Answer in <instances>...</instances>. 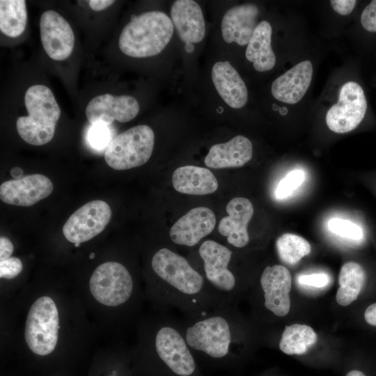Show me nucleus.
Listing matches in <instances>:
<instances>
[{
  "instance_id": "7",
  "label": "nucleus",
  "mask_w": 376,
  "mask_h": 376,
  "mask_svg": "<svg viewBox=\"0 0 376 376\" xmlns=\"http://www.w3.org/2000/svg\"><path fill=\"white\" fill-rule=\"evenodd\" d=\"M153 130L148 125L132 127L111 140L104 152L107 164L115 170H127L146 164L152 153Z\"/></svg>"
},
{
  "instance_id": "15",
  "label": "nucleus",
  "mask_w": 376,
  "mask_h": 376,
  "mask_svg": "<svg viewBox=\"0 0 376 376\" xmlns=\"http://www.w3.org/2000/svg\"><path fill=\"white\" fill-rule=\"evenodd\" d=\"M53 189V184L47 176L32 174L3 182L0 186V198L7 204L31 206L49 196Z\"/></svg>"
},
{
  "instance_id": "1",
  "label": "nucleus",
  "mask_w": 376,
  "mask_h": 376,
  "mask_svg": "<svg viewBox=\"0 0 376 376\" xmlns=\"http://www.w3.org/2000/svg\"><path fill=\"white\" fill-rule=\"evenodd\" d=\"M151 267L161 283L154 292L163 303L178 307L193 317L221 306L204 277L185 258L171 249L164 247L155 252Z\"/></svg>"
},
{
  "instance_id": "41",
  "label": "nucleus",
  "mask_w": 376,
  "mask_h": 376,
  "mask_svg": "<svg viewBox=\"0 0 376 376\" xmlns=\"http://www.w3.org/2000/svg\"><path fill=\"white\" fill-rule=\"evenodd\" d=\"M346 376H366V375L361 371L354 370L350 371Z\"/></svg>"
},
{
  "instance_id": "25",
  "label": "nucleus",
  "mask_w": 376,
  "mask_h": 376,
  "mask_svg": "<svg viewBox=\"0 0 376 376\" xmlns=\"http://www.w3.org/2000/svg\"><path fill=\"white\" fill-rule=\"evenodd\" d=\"M366 279V272L361 265L353 261L344 263L338 276L339 288L336 296L337 303L346 306L355 301L365 284Z\"/></svg>"
},
{
  "instance_id": "22",
  "label": "nucleus",
  "mask_w": 376,
  "mask_h": 376,
  "mask_svg": "<svg viewBox=\"0 0 376 376\" xmlns=\"http://www.w3.org/2000/svg\"><path fill=\"white\" fill-rule=\"evenodd\" d=\"M253 146L246 137L239 135L229 141L212 146L204 159L212 169L240 167L252 157Z\"/></svg>"
},
{
  "instance_id": "31",
  "label": "nucleus",
  "mask_w": 376,
  "mask_h": 376,
  "mask_svg": "<svg viewBox=\"0 0 376 376\" xmlns=\"http://www.w3.org/2000/svg\"><path fill=\"white\" fill-rule=\"evenodd\" d=\"M89 376H123L121 366L109 357L96 359L91 367Z\"/></svg>"
},
{
  "instance_id": "36",
  "label": "nucleus",
  "mask_w": 376,
  "mask_h": 376,
  "mask_svg": "<svg viewBox=\"0 0 376 376\" xmlns=\"http://www.w3.org/2000/svg\"><path fill=\"white\" fill-rule=\"evenodd\" d=\"M333 9L340 15H347L354 9L357 1L355 0H331L330 1Z\"/></svg>"
},
{
  "instance_id": "12",
  "label": "nucleus",
  "mask_w": 376,
  "mask_h": 376,
  "mask_svg": "<svg viewBox=\"0 0 376 376\" xmlns=\"http://www.w3.org/2000/svg\"><path fill=\"white\" fill-rule=\"evenodd\" d=\"M40 40L47 54L56 61H63L72 53L75 45L73 31L58 13L49 10L40 19Z\"/></svg>"
},
{
  "instance_id": "32",
  "label": "nucleus",
  "mask_w": 376,
  "mask_h": 376,
  "mask_svg": "<svg viewBox=\"0 0 376 376\" xmlns=\"http://www.w3.org/2000/svg\"><path fill=\"white\" fill-rule=\"evenodd\" d=\"M87 138L93 148L102 150L107 148L111 141V131L108 125L100 123L92 125L88 130Z\"/></svg>"
},
{
  "instance_id": "43",
  "label": "nucleus",
  "mask_w": 376,
  "mask_h": 376,
  "mask_svg": "<svg viewBox=\"0 0 376 376\" xmlns=\"http://www.w3.org/2000/svg\"><path fill=\"white\" fill-rule=\"evenodd\" d=\"M94 257H95V253H91V255H90V258L92 259V258H93Z\"/></svg>"
},
{
  "instance_id": "4",
  "label": "nucleus",
  "mask_w": 376,
  "mask_h": 376,
  "mask_svg": "<svg viewBox=\"0 0 376 376\" xmlns=\"http://www.w3.org/2000/svg\"><path fill=\"white\" fill-rule=\"evenodd\" d=\"M191 350L213 359L227 357L234 342V329L228 313V305L218 306L193 317L183 330Z\"/></svg>"
},
{
  "instance_id": "34",
  "label": "nucleus",
  "mask_w": 376,
  "mask_h": 376,
  "mask_svg": "<svg viewBox=\"0 0 376 376\" xmlns=\"http://www.w3.org/2000/svg\"><path fill=\"white\" fill-rule=\"evenodd\" d=\"M361 23L366 31L376 32V0L372 1L363 10Z\"/></svg>"
},
{
  "instance_id": "35",
  "label": "nucleus",
  "mask_w": 376,
  "mask_h": 376,
  "mask_svg": "<svg viewBox=\"0 0 376 376\" xmlns=\"http://www.w3.org/2000/svg\"><path fill=\"white\" fill-rule=\"evenodd\" d=\"M299 281L304 285L322 288L327 285L329 277L324 274H307L301 276L299 278Z\"/></svg>"
},
{
  "instance_id": "17",
  "label": "nucleus",
  "mask_w": 376,
  "mask_h": 376,
  "mask_svg": "<svg viewBox=\"0 0 376 376\" xmlns=\"http://www.w3.org/2000/svg\"><path fill=\"white\" fill-rule=\"evenodd\" d=\"M226 210L228 215L220 220L218 230L230 244L244 247L249 241L247 225L253 214V205L246 198L237 197L228 203Z\"/></svg>"
},
{
  "instance_id": "26",
  "label": "nucleus",
  "mask_w": 376,
  "mask_h": 376,
  "mask_svg": "<svg viewBox=\"0 0 376 376\" xmlns=\"http://www.w3.org/2000/svg\"><path fill=\"white\" fill-rule=\"evenodd\" d=\"M318 336L313 329L306 324L286 326L279 342V348L288 355L302 354L316 343Z\"/></svg>"
},
{
  "instance_id": "9",
  "label": "nucleus",
  "mask_w": 376,
  "mask_h": 376,
  "mask_svg": "<svg viewBox=\"0 0 376 376\" xmlns=\"http://www.w3.org/2000/svg\"><path fill=\"white\" fill-rule=\"evenodd\" d=\"M198 252L211 291L220 305H228V295L235 290L237 284L235 276L228 269L233 252L211 240L203 242Z\"/></svg>"
},
{
  "instance_id": "37",
  "label": "nucleus",
  "mask_w": 376,
  "mask_h": 376,
  "mask_svg": "<svg viewBox=\"0 0 376 376\" xmlns=\"http://www.w3.org/2000/svg\"><path fill=\"white\" fill-rule=\"evenodd\" d=\"M14 251V246L10 240L6 237H0V261L10 257Z\"/></svg>"
},
{
  "instance_id": "3",
  "label": "nucleus",
  "mask_w": 376,
  "mask_h": 376,
  "mask_svg": "<svg viewBox=\"0 0 376 376\" xmlns=\"http://www.w3.org/2000/svg\"><path fill=\"white\" fill-rule=\"evenodd\" d=\"M173 26L170 17L160 11L134 16L120 35L119 48L125 55L134 58L157 55L171 39Z\"/></svg>"
},
{
  "instance_id": "18",
  "label": "nucleus",
  "mask_w": 376,
  "mask_h": 376,
  "mask_svg": "<svg viewBox=\"0 0 376 376\" xmlns=\"http://www.w3.org/2000/svg\"><path fill=\"white\" fill-rule=\"evenodd\" d=\"M258 8L253 3H244L230 8L221 21V34L227 43L248 45L257 26Z\"/></svg>"
},
{
  "instance_id": "28",
  "label": "nucleus",
  "mask_w": 376,
  "mask_h": 376,
  "mask_svg": "<svg viewBox=\"0 0 376 376\" xmlns=\"http://www.w3.org/2000/svg\"><path fill=\"white\" fill-rule=\"evenodd\" d=\"M278 254L283 262L293 265L311 251L309 242L301 236L284 233L276 242Z\"/></svg>"
},
{
  "instance_id": "10",
  "label": "nucleus",
  "mask_w": 376,
  "mask_h": 376,
  "mask_svg": "<svg viewBox=\"0 0 376 376\" xmlns=\"http://www.w3.org/2000/svg\"><path fill=\"white\" fill-rule=\"evenodd\" d=\"M366 109L367 101L361 86L348 81L342 86L338 102L328 110L326 123L334 132H349L361 123Z\"/></svg>"
},
{
  "instance_id": "24",
  "label": "nucleus",
  "mask_w": 376,
  "mask_h": 376,
  "mask_svg": "<svg viewBox=\"0 0 376 376\" xmlns=\"http://www.w3.org/2000/svg\"><path fill=\"white\" fill-rule=\"evenodd\" d=\"M272 33L270 24L261 21L247 45L246 58L253 63L254 69L258 72L269 70L275 65L276 56L271 46Z\"/></svg>"
},
{
  "instance_id": "39",
  "label": "nucleus",
  "mask_w": 376,
  "mask_h": 376,
  "mask_svg": "<svg viewBox=\"0 0 376 376\" xmlns=\"http://www.w3.org/2000/svg\"><path fill=\"white\" fill-rule=\"evenodd\" d=\"M115 1L113 0H91L88 1L91 8L95 11L102 10L109 6L112 5Z\"/></svg>"
},
{
  "instance_id": "13",
  "label": "nucleus",
  "mask_w": 376,
  "mask_h": 376,
  "mask_svg": "<svg viewBox=\"0 0 376 376\" xmlns=\"http://www.w3.org/2000/svg\"><path fill=\"white\" fill-rule=\"evenodd\" d=\"M139 111L137 100L130 95L116 96L109 93L93 98L86 108V115L92 125H111L114 120L128 122Z\"/></svg>"
},
{
  "instance_id": "42",
  "label": "nucleus",
  "mask_w": 376,
  "mask_h": 376,
  "mask_svg": "<svg viewBox=\"0 0 376 376\" xmlns=\"http://www.w3.org/2000/svg\"><path fill=\"white\" fill-rule=\"evenodd\" d=\"M185 49L187 53H191L194 49V46L191 42L185 43Z\"/></svg>"
},
{
  "instance_id": "14",
  "label": "nucleus",
  "mask_w": 376,
  "mask_h": 376,
  "mask_svg": "<svg viewBox=\"0 0 376 376\" xmlns=\"http://www.w3.org/2000/svg\"><path fill=\"white\" fill-rule=\"evenodd\" d=\"M260 283L264 292L265 307L276 316L286 315L290 308L292 287V277L288 268L281 265L267 266Z\"/></svg>"
},
{
  "instance_id": "2",
  "label": "nucleus",
  "mask_w": 376,
  "mask_h": 376,
  "mask_svg": "<svg viewBox=\"0 0 376 376\" xmlns=\"http://www.w3.org/2000/svg\"><path fill=\"white\" fill-rule=\"evenodd\" d=\"M62 331L58 301L48 293L38 295L28 308L24 326L25 347L31 357L47 367L60 362Z\"/></svg>"
},
{
  "instance_id": "27",
  "label": "nucleus",
  "mask_w": 376,
  "mask_h": 376,
  "mask_svg": "<svg viewBox=\"0 0 376 376\" xmlns=\"http://www.w3.org/2000/svg\"><path fill=\"white\" fill-rule=\"evenodd\" d=\"M27 22L26 1H0V30L4 35L16 38L25 30Z\"/></svg>"
},
{
  "instance_id": "5",
  "label": "nucleus",
  "mask_w": 376,
  "mask_h": 376,
  "mask_svg": "<svg viewBox=\"0 0 376 376\" xmlns=\"http://www.w3.org/2000/svg\"><path fill=\"white\" fill-rule=\"evenodd\" d=\"M24 104L29 115L17 119L19 136L31 145L47 143L54 135L61 114L53 93L44 85L31 86L25 93Z\"/></svg>"
},
{
  "instance_id": "21",
  "label": "nucleus",
  "mask_w": 376,
  "mask_h": 376,
  "mask_svg": "<svg viewBox=\"0 0 376 376\" xmlns=\"http://www.w3.org/2000/svg\"><path fill=\"white\" fill-rule=\"evenodd\" d=\"M212 79L224 101L233 109L244 107L248 99L246 86L228 61H219L212 69Z\"/></svg>"
},
{
  "instance_id": "30",
  "label": "nucleus",
  "mask_w": 376,
  "mask_h": 376,
  "mask_svg": "<svg viewBox=\"0 0 376 376\" xmlns=\"http://www.w3.org/2000/svg\"><path fill=\"white\" fill-rule=\"evenodd\" d=\"M304 180L305 173L302 170H292L278 184L275 192L276 198L283 199L290 196L294 191L301 185Z\"/></svg>"
},
{
  "instance_id": "11",
  "label": "nucleus",
  "mask_w": 376,
  "mask_h": 376,
  "mask_svg": "<svg viewBox=\"0 0 376 376\" xmlns=\"http://www.w3.org/2000/svg\"><path fill=\"white\" fill-rule=\"evenodd\" d=\"M111 216L108 203L102 200L91 201L68 218L63 227V235L70 242L80 245L102 232Z\"/></svg>"
},
{
  "instance_id": "6",
  "label": "nucleus",
  "mask_w": 376,
  "mask_h": 376,
  "mask_svg": "<svg viewBox=\"0 0 376 376\" xmlns=\"http://www.w3.org/2000/svg\"><path fill=\"white\" fill-rule=\"evenodd\" d=\"M88 290L100 306L118 308L131 301L136 288L125 266L116 261H107L93 271L88 281Z\"/></svg>"
},
{
  "instance_id": "38",
  "label": "nucleus",
  "mask_w": 376,
  "mask_h": 376,
  "mask_svg": "<svg viewBox=\"0 0 376 376\" xmlns=\"http://www.w3.org/2000/svg\"><path fill=\"white\" fill-rule=\"evenodd\" d=\"M364 318L368 324L376 327V303L367 307L364 313Z\"/></svg>"
},
{
  "instance_id": "20",
  "label": "nucleus",
  "mask_w": 376,
  "mask_h": 376,
  "mask_svg": "<svg viewBox=\"0 0 376 376\" xmlns=\"http://www.w3.org/2000/svg\"><path fill=\"white\" fill-rule=\"evenodd\" d=\"M171 17L181 40L185 43H197L203 39L205 33L204 17L196 1H175L171 8Z\"/></svg>"
},
{
  "instance_id": "40",
  "label": "nucleus",
  "mask_w": 376,
  "mask_h": 376,
  "mask_svg": "<svg viewBox=\"0 0 376 376\" xmlns=\"http://www.w3.org/2000/svg\"><path fill=\"white\" fill-rule=\"evenodd\" d=\"M23 170L19 167H14L13 168L10 173V175L14 178V179L17 180L22 178L23 175Z\"/></svg>"
},
{
  "instance_id": "23",
  "label": "nucleus",
  "mask_w": 376,
  "mask_h": 376,
  "mask_svg": "<svg viewBox=\"0 0 376 376\" xmlns=\"http://www.w3.org/2000/svg\"><path fill=\"white\" fill-rule=\"evenodd\" d=\"M172 182L176 191L191 195L212 194L218 187L217 180L209 169L192 165L176 169Z\"/></svg>"
},
{
  "instance_id": "29",
  "label": "nucleus",
  "mask_w": 376,
  "mask_h": 376,
  "mask_svg": "<svg viewBox=\"0 0 376 376\" xmlns=\"http://www.w3.org/2000/svg\"><path fill=\"white\" fill-rule=\"evenodd\" d=\"M327 226L331 232L342 237L357 241L363 237L361 228L349 220L332 218L328 221Z\"/></svg>"
},
{
  "instance_id": "16",
  "label": "nucleus",
  "mask_w": 376,
  "mask_h": 376,
  "mask_svg": "<svg viewBox=\"0 0 376 376\" xmlns=\"http://www.w3.org/2000/svg\"><path fill=\"white\" fill-rule=\"evenodd\" d=\"M216 217L214 212L205 207L190 210L171 228V240L179 245L193 246L214 228Z\"/></svg>"
},
{
  "instance_id": "33",
  "label": "nucleus",
  "mask_w": 376,
  "mask_h": 376,
  "mask_svg": "<svg viewBox=\"0 0 376 376\" xmlns=\"http://www.w3.org/2000/svg\"><path fill=\"white\" fill-rule=\"evenodd\" d=\"M23 269L21 260L15 256L0 261V278L5 280H12L19 275Z\"/></svg>"
},
{
  "instance_id": "19",
  "label": "nucleus",
  "mask_w": 376,
  "mask_h": 376,
  "mask_svg": "<svg viewBox=\"0 0 376 376\" xmlns=\"http://www.w3.org/2000/svg\"><path fill=\"white\" fill-rule=\"evenodd\" d=\"M313 66L310 61H303L276 78L272 84L274 97L287 104H296L310 86Z\"/></svg>"
},
{
  "instance_id": "8",
  "label": "nucleus",
  "mask_w": 376,
  "mask_h": 376,
  "mask_svg": "<svg viewBox=\"0 0 376 376\" xmlns=\"http://www.w3.org/2000/svg\"><path fill=\"white\" fill-rule=\"evenodd\" d=\"M148 345L154 354L173 373L178 376H190L196 370L191 349L184 331L172 322L157 324L150 336Z\"/></svg>"
}]
</instances>
